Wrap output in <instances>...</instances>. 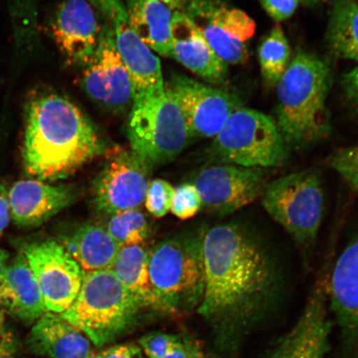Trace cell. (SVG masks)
Instances as JSON below:
<instances>
[{
	"mask_svg": "<svg viewBox=\"0 0 358 358\" xmlns=\"http://www.w3.org/2000/svg\"><path fill=\"white\" fill-rule=\"evenodd\" d=\"M66 187L48 185L39 179L17 182L8 190L11 220L17 226H41L73 201Z\"/></svg>",
	"mask_w": 358,
	"mask_h": 358,
	"instance_id": "19",
	"label": "cell"
},
{
	"mask_svg": "<svg viewBox=\"0 0 358 358\" xmlns=\"http://www.w3.org/2000/svg\"><path fill=\"white\" fill-rule=\"evenodd\" d=\"M86 358H100V357H99V355H98V353L93 352L92 353H91V355H90Z\"/></svg>",
	"mask_w": 358,
	"mask_h": 358,
	"instance_id": "44",
	"label": "cell"
},
{
	"mask_svg": "<svg viewBox=\"0 0 358 358\" xmlns=\"http://www.w3.org/2000/svg\"><path fill=\"white\" fill-rule=\"evenodd\" d=\"M174 191L171 183L164 179L150 181L145 199L148 212L156 218L164 217L171 210Z\"/></svg>",
	"mask_w": 358,
	"mask_h": 358,
	"instance_id": "30",
	"label": "cell"
},
{
	"mask_svg": "<svg viewBox=\"0 0 358 358\" xmlns=\"http://www.w3.org/2000/svg\"><path fill=\"white\" fill-rule=\"evenodd\" d=\"M141 308L115 273L107 268L84 272L77 299L60 316L94 345L103 347L133 324Z\"/></svg>",
	"mask_w": 358,
	"mask_h": 358,
	"instance_id": "4",
	"label": "cell"
},
{
	"mask_svg": "<svg viewBox=\"0 0 358 358\" xmlns=\"http://www.w3.org/2000/svg\"><path fill=\"white\" fill-rule=\"evenodd\" d=\"M4 317L3 311L0 308V336H3V328H4Z\"/></svg>",
	"mask_w": 358,
	"mask_h": 358,
	"instance_id": "43",
	"label": "cell"
},
{
	"mask_svg": "<svg viewBox=\"0 0 358 358\" xmlns=\"http://www.w3.org/2000/svg\"><path fill=\"white\" fill-rule=\"evenodd\" d=\"M1 358H16L13 356H7V357H1Z\"/></svg>",
	"mask_w": 358,
	"mask_h": 358,
	"instance_id": "45",
	"label": "cell"
},
{
	"mask_svg": "<svg viewBox=\"0 0 358 358\" xmlns=\"http://www.w3.org/2000/svg\"><path fill=\"white\" fill-rule=\"evenodd\" d=\"M187 352V358H206L203 349L200 344L196 341L185 343Z\"/></svg>",
	"mask_w": 358,
	"mask_h": 358,
	"instance_id": "37",
	"label": "cell"
},
{
	"mask_svg": "<svg viewBox=\"0 0 358 358\" xmlns=\"http://www.w3.org/2000/svg\"><path fill=\"white\" fill-rule=\"evenodd\" d=\"M258 57L264 80L267 86L276 87L291 62L289 43L279 24L259 43Z\"/></svg>",
	"mask_w": 358,
	"mask_h": 358,
	"instance_id": "27",
	"label": "cell"
},
{
	"mask_svg": "<svg viewBox=\"0 0 358 358\" xmlns=\"http://www.w3.org/2000/svg\"><path fill=\"white\" fill-rule=\"evenodd\" d=\"M331 85L328 64L299 52L277 84V127L287 146L303 149L331 132L326 101Z\"/></svg>",
	"mask_w": 358,
	"mask_h": 358,
	"instance_id": "3",
	"label": "cell"
},
{
	"mask_svg": "<svg viewBox=\"0 0 358 358\" xmlns=\"http://www.w3.org/2000/svg\"><path fill=\"white\" fill-rule=\"evenodd\" d=\"M270 169L216 164L201 170L194 185L203 207L220 215L234 213L254 203L270 182Z\"/></svg>",
	"mask_w": 358,
	"mask_h": 358,
	"instance_id": "12",
	"label": "cell"
},
{
	"mask_svg": "<svg viewBox=\"0 0 358 358\" xmlns=\"http://www.w3.org/2000/svg\"><path fill=\"white\" fill-rule=\"evenodd\" d=\"M164 358H187V352L185 343L177 344Z\"/></svg>",
	"mask_w": 358,
	"mask_h": 358,
	"instance_id": "38",
	"label": "cell"
},
{
	"mask_svg": "<svg viewBox=\"0 0 358 358\" xmlns=\"http://www.w3.org/2000/svg\"><path fill=\"white\" fill-rule=\"evenodd\" d=\"M150 252L145 246H122L110 270L142 308L160 310V304L152 289L150 272Z\"/></svg>",
	"mask_w": 358,
	"mask_h": 358,
	"instance_id": "25",
	"label": "cell"
},
{
	"mask_svg": "<svg viewBox=\"0 0 358 358\" xmlns=\"http://www.w3.org/2000/svg\"><path fill=\"white\" fill-rule=\"evenodd\" d=\"M211 155L217 164L270 169L285 162L288 146L274 119L240 107L214 137Z\"/></svg>",
	"mask_w": 358,
	"mask_h": 358,
	"instance_id": "7",
	"label": "cell"
},
{
	"mask_svg": "<svg viewBox=\"0 0 358 358\" xmlns=\"http://www.w3.org/2000/svg\"><path fill=\"white\" fill-rule=\"evenodd\" d=\"M15 344L11 342L10 338H6L0 341V358L7 356H13L15 352Z\"/></svg>",
	"mask_w": 358,
	"mask_h": 358,
	"instance_id": "39",
	"label": "cell"
},
{
	"mask_svg": "<svg viewBox=\"0 0 358 358\" xmlns=\"http://www.w3.org/2000/svg\"><path fill=\"white\" fill-rule=\"evenodd\" d=\"M329 306L344 330L358 340V234L331 267Z\"/></svg>",
	"mask_w": 358,
	"mask_h": 358,
	"instance_id": "21",
	"label": "cell"
},
{
	"mask_svg": "<svg viewBox=\"0 0 358 358\" xmlns=\"http://www.w3.org/2000/svg\"><path fill=\"white\" fill-rule=\"evenodd\" d=\"M327 42L335 56L358 62V0H333Z\"/></svg>",
	"mask_w": 358,
	"mask_h": 358,
	"instance_id": "26",
	"label": "cell"
},
{
	"mask_svg": "<svg viewBox=\"0 0 358 358\" xmlns=\"http://www.w3.org/2000/svg\"><path fill=\"white\" fill-rule=\"evenodd\" d=\"M28 346L36 355L48 358H86L93 352L86 335L60 315L49 312L35 322Z\"/></svg>",
	"mask_w": 358,
	"mask_h": 358,
	"instance_id": "22",
	"label": "cell"
},
{
	"mask_svg": "<svg viewBox=\"0 0 358 358\" xmlns=\"http://www.w3.org/2000/svg\"><path fill=\"white\" fill-rule=\"evenodd\" d=\"M159 1L166 4L173 10L174 8H180L182 0H159Z\"/></svg>",
	"mask_w": 358,
	"mask_h": 358,
	"instance_id": "41",
	"label": "cell"
},
{
	"mask_svg": "<svg viewBox=\"0 0 358 358\" xmlns=\"http://www.w3.org/2000/svg\"><path fill=\"white\" fill-rule=\"evenodd\" d=\"M180 342L173 335L152 333L142 337L138 343L148 358H164Z\"/></svg>",
	"mask_w": 358,
	"mask_h": 358,
	"instance_id": "32",
	"label": "cell"
},
{
	"mask_svg": "<svg viewBox=\"0 0 358 358\" xmlns=\"http://www.w3.org/2000/svg\"><path fill=\"white\" fill-rule=\"evenodd\" d=\"M203 235L164 241L150 252L151 287L162 310L176 311L182 303L203 299Z\"/></svg>",
	"mask_w": 358,
	"mask_h": 358,
	"instance_id": "8",
	"label": "cell"
},
{
	"mask_svg": "<svg viewBox=\"0 0 358 358\" xmlns=\"http://www.w3.org/2000/svg\"><path fill=\"white\" fill-rule=\"evenodd\" d=\"M89 1L113 30L116 48L131 74L134 97L164 89L160 61L134 32L123 0Z\"/></svg>",
	"mask_w": 358,
	"mask_h": 358,
	"instance_id": "15",
	"label": "cell"
},
{
	"mask_svg": "<svg viewBox=\"0 0 358 358\" xmlns=\"http://www.w3.org/2000/svg\"><path fill=\"white\" fill-rule=\"evenodd\" d=\"M85 66L82 85L92 100L113 111L131 108L134 90L131 74L116 48L113 30L106 22L96 51Z\"/></svg>",
	"mask_w": 358,
	"mask_h": 358,
	"instance_id": "14",
	"label": "cell"
},
{
	"mask_svg": "<svg viewBox=\"0 0 358 358\" xmlns=\"http://www.w3.org/2000/svg\"><path fill=\"white\" fill-rule=\"evenodd\" d=\"M171 40L172 57L192 73L212 84L225 80L228 64L213 51L195 22L180 10L173 12Z\"/></svg>",
	"mask_w": 358,
	"mask_h": 358,
	"instance_id": "18",
	"label": "cell"
},
{
	"mask_svg": "<svg viewBox=\"0 0 358 358\" xmlns=\"http://www.w3.org/2000/svg\"><path fill=\"white\" fill-rule=\"evenodd\" d=\"M327 263L308 297L296 324L285 336L273 358H324L329 345V280Z\"/></svg>",
	"mask_w": 358,
	"mask_h": 358,
	"instance_id": "16",
	"label": "cell"
},
{
	"mask_svg": "<svg viewBox=\"0 0 358 358\" xmlns=\"http://www.w3.org/2000/svg\"><path fill=\"white\" fill-rule=\"evenodd\" d=\"M180 8L227 64L248 61L249 42L257 29L256 22L248 13L223 6L217 0H182Z\"/></svg>",
	"mask_w": 358,
	"mask_h": 358,
	"instance_id": "9",
	"label": "cell"
},
{
	"mask_svg": "<svg viewBox=\"0 0 358 358\" xmlns=\"http://www.w3.org/2000/svg\"><path fill=\"white\" fill-rule=\"evenodd\" d=\"M64 245L84 272L110 268L120 248L106 227L96 224L79 227Z\"/></svg>",
	"mask_w": 358,
	"mask_h": 358,
	"instance_id": "24",
	"label": "cell"
},
{
	"mask_svg": "<svg viewBox=\"0 0 358 358\" xmlns=\"http://www.w3.org/2000/svg\"><path fill=\"white\" fill-rule=\"evenodd\" d=\"M98 355L100 358H142L141 348L131 343L112 346Z\"/></svg>",
	"mask_w": 358,
	"mask_h": 358,
	"instance_id": "34",
	"label": "cell"
},
{
	"mask_svg": "<svg viewBox=\"0 0 358 358\" xmlns=\"http://www.w3.org/2000/svg\"><path fill=\"white\" fill-rule=\"evenodd\" d=\"M343 85L349 100L358 109V67L343 76Z\"/></svg>",
	"mask_w": 358,
	"mask_h": 358,
	"instance_id": "36",
	"label": "cell"
},
{
	"mask_svg": "<svg viewBox=\"0 0 358 358\" xmlns=\"http://www.w3.org/2000/svg\"><path fill=\"white\" fill-rule=\"evenodd\" d=\"M165 88L176 99L191 138L217 136L229 116L241 107L234 94L183 75H173Z\"/></svg>",
	"mask_w": 358,
	"mask_h": 358,
	"instance_id": "13",
	"label": "cell"
},
{
	"mask_svg": "<svg viewBox=\"0 0 358 358\" xmlns=\"http://www.w3.org/2000/svg\"><path fill=\"white\" fill-rule=\"evenodd\" d=\"M11 220L8 190L0 183V235L6 229Z\"/></svg>",
	"mask_w": 358,
	"mask_h": 358,
	"instance_id": "35",
	"label": "cell"
},
{
	"mask_svg": "<svg viewBox=\"0 0 358 358\" xmlns=\"http://www.w3.org/2000/svg\"><path fill=\"white\" fill-rule=\"evenodd\" d=\"M327 164L358 194V145L336 150L327 159Z\"/></svg>",
	"mask_w": 358,
	"mask_h": 358,
	"instance_id": "29",
	"label": "cell"
},
{
	"mask_svg": "<svg viewBox=\"0 0 358 358\" xmlns=\"http://www.w3.org/2000/svg\"><path fill=\"white\" fill-rule=\"evenodd\" d=\"M259 2L272 20L280 22L293 16L301 0H259Z\"/></svg>",
	"mask_w": 358,
	"mask_h": 358,
	"instance_id": "33",
	"label": "cell"
},
{
	"mask_svg": "<svg viewBox=\"0 0 358 358\" xmlns=\"http://www.w3.org/2000/svg\"><path fill=\"white\" fill-rule=\"evenodd\" d=\"M105 159L94 182V203L98 211L111 216L140 208L150 182L151 167L131 150L120 147L107 151Z\"/></svg>",
	"mask_w": 358,
	"mask_h": 358,
	"instance_id": "10",
	"label": "cell"
},
{
	"mask_svg": "<svg viewBox=\"0 0 358 358\" xmlns=\"http://www.w3.org/2000/svg\"><path fill=\"white\" fill-rule=\"evenodd\" d=\"M201 208L200 192L194 183H183L176 187L170 211L178 218L187 220L194 217Z\"/></svg>",
	"mask_w": 358,
	"mask_h": 358,
	"instance_id": "31",
	"label": "cell"
},
{
	"mask_svg": "<svg viewBox=\"0 0 358 358\" xmlns=\"http://www.w3.org/2000/svg\"><path fill=\"white\" fill-rule=\"evenodd\" d=\"M103 150L96 129L66 98H34L26 110L22 158L26 172L43 181L69 178Z\"/></svg>",
	"mask_w": 358,
	"mask_h": 358,
	"instance_id": "2",
	"label": "cell"
},
{
	"mask_svg": "<svg viewBox=\"0 0 358 358\" xmlns=\"http://www.w3.org/2000/svg\"><path fill=\"white\" fill-rule=\"evenodd\" d=\"M261 200L264 209L291 236L308 264L324 215L325 194L320 173L308 169L270 181Z\"/></svg>",
	"mask_w": 358,
	"mask_h": 358,
	"instance_id": "5",
	"label": "cell"
},
{
	"mask_svg": "<svg viewBox=\"0 0 358 358\" xmlns=\"http://www.w3.org/2000/svg\"><path fill=\"white\" fill-rule=\"evenodd\" d=\"M204 290L199 312L205 317L245 315L273 293L279 271L259 237L239 223L215 226L203 238Z\"/></svg>",
	"mask_w": 358,
	"mask_h": 358,
	"instance_id": "1",
	"label": "cell"
},
{
	"mask_svg": "<svg viewBox=\"0 0 358 358\" xmlns=\"http://www.w3.org/2000/svg\"><path fill=\"white\" fill-rule=\"evenodd\" d=\"M325 1L326 0H301V3L307 4V6H317V4H320Z\"/></svg>",
	"mask_w": 358,
	"mask_h": 358,
	"instance_id": "42",
	"label": "cell"
},
{
	"mask_svg": "<svg viewBox=\"0 0 358 358\" xmlns=\"http://www.w3.org/2000/svg\"><path fill=\"white\" fill-rule=\"evenodd\" d=\"M21 252L38 282L47 311L61 315L69 310L84 276L69 250L56 241L45 240L26 244Z\"/></svg>",
	"mask_w": 358,
	"mask_h": 358,
	"instance_id": "11",
	"label": "cell"
},
{
	"mask_svg": "<svg viewBox=\"0 0 358 358\" xmlns=\"http://www.w3.org/2000/svg\"><path fill=\"white\" fill-rule=\"evenodd\" d=\"M10 255L3 249H0V277H1L4 268H6L8 263Z\"/></svg>",
	"mask_w": 358,
	"mask_h": 358,
	"instance_id": "40",
	"label": "cell"
},
{
	"mask_svg": "<svg viewBox=\"0 0 358 358\" xmlns=\"http://www.w3.org/2000/svg\"><path fill=\"white\" fill-rule=\"evenodd\" d=\"M125 7L142 42L161 56L172 57L171 8L159 0H127Z\"/></svg>",
	"mask_w": 358,
	"mask_h": 358,
	"instance_id": "23",
	"label": "cell"
},
{
	"mask_svg": "<svg viewBox=\"0 0 358 358\" xmlns=\"http://www.w3.org/2000/svg\"><path fill=\"white\" fill-rule=\"evenodd\" d=\"M0 308L25 323H33L48 311L38 282L22 252L0 277Z\"/></svg>",
	"mask_w": 358,
	"mask_h": 358,
	"instance_id": "20",
	"label": "cell"
},
{
	"mask_svg": "<svg viewBox=\"0 0 358 358\" xmlns=\"http://www.w3.org/2000/svg\"><path fill=\"white\" fill-rule=\"evenodd\" d=\"M127 136L131 150L150 167L176 159L192 138L182 111L166 88L134 98Z\"/></svg>",
	"mask_w": 358,
	"mask_h": 358,
	"instance_id": "6",
	"label": "cell"
},
{
	"mask_svg": "<svg viewBox=\"0 0 358 358\" xmlns=\"http://www.w3.org/2000/svg\"><path fill=\"white\" fill-rule=\"evenodd\" d=\"M106 229L120 248L144 245L150 235L149 222L140 208L111 215Z\"/></svg>",
	"mask_w": 358,
	"mask_h": 358,
	"instance_id": "28",
	"label": "cell"
},
{
	"mask_svg": "<svg viewBox=\"0 0 358 358\" xmlns=\"http://www.w3.org/2000/svg\"><path fill=\"white\" fill-rule=\"evenodd\" d=\"M97 13L89 0H66L57 8L53 38L71 64L85 66L95 52L103 28Z\"/></svg>",
	"mask_w": 358,
	"mask_h": 358,
	"instance_id": "17",
	"label": "cell"
}]
</instances>
